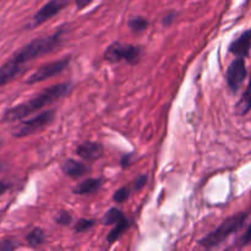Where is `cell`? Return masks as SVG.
Segmentation results:
<instances>
[{"instance_id": "277c9868", "label": "cell", "mask_w": 251, "mask_h": 251, "mask_svg": "<svg viewBox=\"0 0 251 251\" xmlns=\"http://www.w3.org/2000/svg\"><path fill=\"white\" fill-rule=\"evenodd\" d=\"M142 56V49L134 44H125L114 42L104 51V59L109 63L115 64L126 61L131 65H136Z\"/></svg>"}, {"instance_id": "6da1fadb", "label": "cell", "mask_w": 251, "mask_h": 251, "mask_svg": "<svg viewBox=\"0 0 251 251\" xmlns=\"http://www.w3.org/2000/svg\"><path fill=\"white\" fill-rule=\"evenodd\" d=\"M64 31L65 29L60 28L51 36L36 38L20 48L9 60L0 66V87L7 85L20 74L24 73L27 68V64L58 48L63 39Z\"/></svg>"}, {"instance_id": "4fadbf2b", "label": "cell", "mask_w": 251, "mask_h": 251, "mask_svg": "<svg viewBox=\"0 0 251 251\" xmlns=\"http://www.w3.org/2000/svg\"><path fill=\"white\" fill-rule=\"evenodd\" d=\"M251 110V75L249 80V85L245 88L244 93H243L242 98L239 100V102L237 103V107H235V113L238 115H245L248 112Z\"/></svg>"}, {"instance_id": "9c48e42d", "label": "cell", "mask_w": 251, "mask_h": 251, "mask_svg": "<svg viewBox=\"0 0 251 251\" xmlns=\"http://www.w3.org/2000/svg\"><path fill=\"white\" fill-rule=\"evenodd\" d=\"M102 144L97 141H86L76 147V154L87 162H95L103 156Z\"/></svg>"}, {"instance_id": "603a6c76", "label": "cell", "mask_w": 251, "mask_h": 251, "mask_svg": "<svg viewBox=\"0 0 251 251\" xmlns=\"http://www.w3.org/2000/svg\"><path fill=\"white\" fill-rule=\"evenodd\" d=\"M93 0H75V4H76V7H77L78 10H82L85 9L86 6H88V5L92 2Z\"/></svg>"}, {"instance_id": "484cf974", "label": "cell", "mask_w": 251, "mask_h": 251, "mask_svg": "<svg viewBox=\"0 0 251 251\" xmlns=\"http://www.w3.org/2000/svg\"><path fill=\"white\" fill-rule=\"evenodd\" d=\"M251 243V225L248 228L247 233H245L244 238H243V245H248Z\"/></svg>"}, {"instance_id": "2e32d148", "label": "cell", "mask_w": 251, "mask_h": 251, "mask_svg": "<svg viewBox=\"0 0 251 251\" xmlns=\"http://www.w3.org/2000/svg\"><path fill=\"white\" fill-rule=\"evenodd\" d=\"M127 26H129V28L134 33H141V32H144L149 27V21L142 16H135L129 20Z\"/></svg>"}, {"instance_id": "d6986e66", "label": "cell", "mask_w": 251, "mask_h": 251, "mask_svg": "<svg viewBox=\"0 0 251 251\" xmlns=\"http://www.w3.org/2000/svg\"><path fill=\"white\" fill-rule=\"evenodd\" d=\"M130 198V189L126 186H123V188L118 189L117 191L113 195V200L118 203H123Z\"/></svg>"}, {"instance_id": "30bf717a", "label": "cell", "mask_w": 251, "mask_h": 251, "mask_svg": "<svg viewBox=\"0 0 251 251\" xmlns=\"http://www.w3.org/2000/svg\"><path fill=\"white\" fill-rule=\"evenodd\" d=\"M251 49V29L243 32L229 46V51L237 56H247Z\"/></svg>"}, {"instance_id": "7402d4cb", "label": "cell", "mask_w": 251, "mask_h": 251, "mask_svg": "<svg viewBox=\"0 0 251 251\" xmlns=\"http://www.w3.org/2000/svg\"><path fill=\"white\" fill-rule=\"evenodd\" d=\"M146 181H147V176H145V174L137 176L136 180H135V183H134L135 190H136V191L141 190V189L144 188L145 185H146Z\"/></svg>"}, {"instance_id": "8992f818", "label": "cell", "mask_w": 251, "mask_h": 251, "mask_svg": "<svg viewBox=\"0 0 251 251\" xmlns=\"http://www.w3.org/2000/svg\"><path fill=\"white\" fill-rule=\"evenodd\" d=\"M71 61V56H65L63 59H58V60L50 61L48 64H44V65L39 66L36 71H34L32 75H29V77L27 78L25 82L27 85H34V83L42 82V81H46L48 78L53 77V76L58 75V74L63 73L65 69L69 68Z\"/></svg>"}, {"instance_id": "7a4b0ae2", "label": "cell", "mask_w": 251, "mask_h": 251, "mask_svg": "<svg viewBox=\"0 0 251 251\" xmlns=\"http://www.w3.org/2000/svg\"><path fill=\"white\" fill-rule=\"evenodd\" d=\"M71 91V83L70 82H61L56 83V85L50 86V87L44 88L39 93H37L34 97L28 100L27 102L17 104L15 107L10 108L2 115V123L6 124H11V123L20 122L27 118L28 115L33 114V113L38 112V110L43 109L44 107L49 104H53L56 100H61L65 97L69 92Z\"/></svg>"}, {"instance_id": "ac0fdd59", "label": "cell", "mask_w": 251, "mask_h": 251, "mask_svg": "<svg viewBox=\"0 0 251 251\" xmlns=\"http://www.w3.org/2000/svg\"><path fill=\"white\" fill-rule=\"evenodd\" d=\"M95 225H96V222L93 220L81 218V220H78L77 222H76L74 229H75L76 233H83V232H87L88 229H91V228H92Z\"/></svg>"}, {"instance_id": "83f0119b", "label": "cell", "mask_w": 251, "mask_h": 251, "mask_svg": "<svg viewBox=\"0 0 251 251\" xmlns=\"http://www.w3.org/2000/svg\"><path fill=\"white\" fill-rule=\"evenodd\" d=\"M0 171H1V166H0Z\"/></svg>"}, {"instance_id": "3957f363", "label": "cell", "mask_w": 251, "mask_h": 251, "mask_svg": "<svg viewBox=\"0 0 251 251\" xmlns=\"http://www.w3.org/2000/svg\"><path fill=\"white\" fill-rule=\"evenodd\" d=\"M248 218L247 212L238 213V215L232 216V217L227 218L222 222V225L218 226L215 230L208 233L207 235L200 239L199 244L201 247L206 248V249H212V248L218 247L222 244L226 239L230 237L234 233L239 232L245 225V221Z\"/></svg>"}, {"instance_id": "ffe728a7", "label": "cell", "mask_w": 251, "mask_h": 251, "mask_svg": "<svg viewBox=\"0 0 251 251\" xmlns=\"http://www.w3.org/2000/svg\"><path fill=\"white\" fill-rule=\"evenodd\" d=\"M55 222L60 226H69L73 222V217H71L70 213L66 212V211H61V212H59V215L56 216Z\"/></svg>"}, {"instance_id": "cb8c5ba5", "label": "cell", "mask_w": 251, "mask_h": 251, "mask_svg": "<svg viewBox=\"0 0 251 251\" xmlns=\"http://www.w3.org/2000/svg\"><path fill=\"white\" fill-rule=\"evenodd\" d=\"M174 19H176V14H174V12H171V14L166 15V17H164L162 22H163L164 26H169V25L174 21Z\"/></svg>"}, {"instance_id": "9a60e30c", "label": "cell", "mask_w": 251, "mask_h": 251, "mask_svg": "<svg viewBox=\"0 0 251 251\" xmlns=\"http://www.w3.org/2000/svg\"><path fill=\"white\" fill-rule=\"evenodd\" d=\"M46 233H44L43 229H41V228H33V229L27 234L26 242L29 247L36 248L43 244V243L46 242Z\"/></svg>"}, {"instance_id": "5bb4252c", "label": "cell", "mask_w": 251, "mask_h": 251, "mask_svg": "<svg viewBox=\"0 0 251 251\" xmlns=\"http://www.w3.org/2000/svg\"><path fill=\"white\" fill-rule=\"evenodd\" d=\"M114 226L115 227L113 228L112 232H110L107 237V242L109 245L114 244V243L117 242L120 237H122L123 233H124L125 230L129 228V221H127V218L124 216V217H123L119 222L115 223Z\"/></svg>"}, {"instance_id": "e0dca14e", "label": "cell", "mask_w": 251, "mask_h": 251, "mask_svg": "<svg viewBox=\"0 0 251 251\" xmlns=\"http://www.w3.org/2000/svg\"><path fill=\"white\" fill-rule=\"evenodd\" d=\"M124 216L125 215L119 210V208L113 207V208H110L107 213H105L104 217H103L102 222H103V225H107V226L115 225V223L119 222V221L122 220Z\"/></svg>"}, {"instance_id": "52a82bcc", "label": "cell", "mask_w": 251, "mask_h": 251, "mask_svg": "<svg viewBox=\"0 0 251 251\" xmlns=\"http://www.w3.org/2000/svg\"><path fill=\"white\" fill-rule=\"evenodd\" d=\"M69 2H70V0H49L44 6H42L34 14V16L32 17V20L27 25V28H37V27H39L42 24L48 21V20L53 19L56 14H59L61 10H64L68 6Z\"/></svg>"}, {"instance_id": "ba28073f", "label": "cell", "mask_w": 251, "mask_h": 251, "mask_svg": "<svg viewBox=\"0 0 251 251\" xmlns=\"http://www.w3.org/2000/svg\"><path fill=\"white\" fill-rule=\"evenodd\" d=\"M247 78V66L243 56H238L232 61L227 70V85L232 92H238Z\"/></svg>"}, {"instance_id": "8fae6325", "label": "cell", "mask_w": 251, "mask_h": 251, "mask_svg": "<svg viewBox=\"0 0 251 251\" xmlns=\"http://www.w3.org/2000/svg\"><path fill=\"white\" fill-rule=\"evenodd\" d=\"M61 171L64 172L65 176L76 179L87 174L88 172H90V167H88L87 164L75 161V159H68V161L64 162L63 166H61Z\"/></svg>"}, {"instance_id": "44dd1931", "label": "cell", "mask_w": 251, "mask_h": 251, "mask_svg": "<svg viewBox=\"0 0 251 251\" xmlns=\"http://www.w3.org/2000/svg\"><path fill=\"white\" fill-rule=\"evenodd\" d=\"M19 248V244L14 239L0 240V251H11Z\"/></svg>"}, {"instance_id": "5b68a950", "label": "cell", "mask_w": 251, "mask_h": 251, "mask_svg": "<svg viewBox=\"0 0 251 251\" xmlns=\"http://www.w3.org/2000/svg\"><path fill=\"white\" fill-rule=\"evenodd\" d=\"M54 117H55V109H48L46 112L41 113V114L36 115V117L31 118V119L24 120V122L12 127V136L21 139V137L36 134V132L41 131L44 127L48 126L54 120Z\"/></svg>"}, {"instance_id": "7c38bea8", "label": "cell", "mask_w": 251, "mask_h": 251, "mask_svg": "<svg viewBox=\"0 0 251 251\" xmlns=\"http://www.w3.org/2000/svg\"><path fill=\"white\" fill-rule=\"evenodd\" d=\"M103 179L100 178H90L87 180L82 181L77 186L74 188V194L76 195H91L95 194L102 188Z\"/></svg>"}, {"instance_id": "d4e9b609", "label": "cell", "mask_w": 251, "mask_h": 251, "mask_svg": "<svg viewBox=\"0 0 251 251\" xmlns=\"http://www.w3.org/2000/svg\"><path fill=\"white\" fill-rule=\"evenodd\" d=\"M10 186H11V184L7 183V181H0V196L4 195L9 190Z\"/></svg>"}, {"instance_id": "4316f807", "label": "cell", "mask_w": 251, "mask_h": 251, "mask_svg": "<svg viewBox=\"0 0 251 251\" xmlns=\"http://www.w3.org/2000/svg\"><path fill=\"white\" fill-rule=\"evenodd\" d=\"M130 158H131V154H127V156H125L124 158L122 159V164H123V167L129 166V164H130Z\"/></svg>"}]
</instances>
